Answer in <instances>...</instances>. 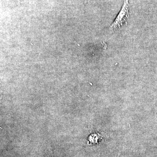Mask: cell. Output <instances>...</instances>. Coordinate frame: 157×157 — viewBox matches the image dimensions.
Instances as JSON below:
<instances>
[{"mask_svg":"<svg viewBox=\"0 0 157 157\" xmlns=\"http://www.w3.org/2000/svg\"><path fill=\"white\" fill-rule=\"evenodd\" d=\"M129 20V0H124L123 5L116 18L110 26L111 31H116L127 25Z\"/></svg>","mask_w":157,"mask_h":157,"instance_id":"6da1fadb","label":"cell"}]
</instances>
